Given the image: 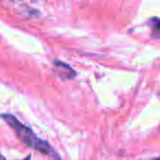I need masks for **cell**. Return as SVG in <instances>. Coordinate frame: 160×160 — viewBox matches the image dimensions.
<instances>
[{
	"mask_svg": "<svg viewBox=\"0 0 160 160\" xmlns=\"http://www.w3.org/2000/svg\"><path fill=\"white\" fill-rule=\"evenodd\" d=\"M0 160H6V158L3 157V156H1V155H0ZM24 160H31V156H29V157H27Z\"/></svg>",
	"mask_w": 160,
	"mask_h": 160,
	"instance_id": "obj_3",
	"label": "cell"
},
{
	"mask_svg": "<svg viewBox=\"0 0 160 160\" xmlns=\"http://www.w3.org/2000/svg\"><path fill=\"white\" fill-rule=\"evenodd\" d=\"M155 160H159V159H158V158H156V159Z\"/></svg>",
	"mask_w": 160,
	"mask_h": 160,
	"instance_id": "obj_4",
	"label": "cell"
},
{
	"mask_svg": "<svg viewBox=\"0 0 160 160\" xmlns=\"http://www.w3.org/2000/svg\"><path fill=\"white\" fill-rule=\"evenodd\" d=\"M1 118L13 129L14 133L17 134V136L21 139V142H24L28 147H31V148L44 153V155L51 156L55 160H59V156L56 153V151L52 148V146L48 142L38 138L31 128H29L24 124H22L12 114H2Z\"/></svg>",
	"mask_w": 160,
	"mask_h": 160,
	"instance_id": "obj_1",
	"label": "cell"
},
{
	"mask_svg": "<svg viewBox=\"0 0 160 160\" xmlns=\"http://www.w3.org/2000/svg\"><path fill=\"white\" fill-rule=\"evenodd\" d=\"M54 66L56 67V71L58 72V75L64 78L65 80L72 79L76 76L75 70L65 62H59V60H54Z\"/></svg>",
	"mask_w": 160,
	"mask_h": 160,
	"instance_id": "obj_2",
	"label": "cell"
}]
</instances>
